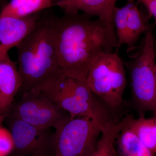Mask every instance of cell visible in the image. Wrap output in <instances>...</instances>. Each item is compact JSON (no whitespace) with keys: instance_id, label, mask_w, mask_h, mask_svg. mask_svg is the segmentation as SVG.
<instances>
[{"instance_id":"obj_15","label":"cell","mask_w":156,"mask_h":156,"mask_svg":"<svg viewBox=\"0 0 156 156\" xmlns=\"http://www.w3.org/2000/svg\"><path fill=\"white\" fill-rule=\"evenodd\" d=\"M125 126V119L105 126L91 156H116L118 153L115 148V143L119 133Z\"/></svg>"},{"instance_id":"obj_14","label":"cell","mask_w":156,"mask_h":156,"mask_svg":"<svg viewBox=\"0 0 156 156\" xmlns=\"http://www.w3.org/2000/svg\"><path fill=\"white\" fill-rule=\"evenodd\" d=\"M116 142L120 156H156L126 126L119 133Z\"/></svg>"},{"instance_id":"obj_5","label":"cell","mask_w":156,"mask_h":156,"mask_svg":"<svg viewBox=\"0 0 156 156\" xmlns=\"http://www.w3.org/2000/svg\"><path fill=\"white\" fill-rule=\"evenodd\" d=\"M125 67L117 53H102L91 66L86 78L91 91L114 113L122 105L127 84Z\"/></svg>"},{"instance_id":"obj_18","label":"cell","mask_w":156,"mask_h":156,"mask_svg":"<svg viewBox=\"0 0 156 156\" xmlns=\"http://www.w3.org/2000/svg\"><path fill=\"white\" fill-rule=\"evenodd\" d=\"M137 2L145 6L149 15L154 18L156 23V0H137Z\"/></svg>"},{"instance_id":"obj_2","label":"cell","mask_w":156,"mask_h":156,"mask_svg":"<svg viewBox=\"0 0 156 156\" xmlns=\"http://www.w3.org/2000/svg\"><path fill=\"white\" fill-rule=\"evenodd\" d=\"M17 48L21 80L17 97L32 90L41 91L64 74L58 63L52 19L40 18Z\"/></svg>"},{"instance_id":"obj_8","label":"cell","mask_w":156,"mask_h":156,"mask_svg":"<svg viewBox=\"0 0 156 156\" xmlns=\"http://www.w3.org/2000/svg\"><path fill=\"white\" fill-rule=\"evenodd\" d=\"M4 123L11 132L14 149L10 156H55L56 131L41 128L21 120L7 118Z\"/></svg>"},{"instance_id":"obj_11","label":"cell","mask_w":156,"mask_h":156,"mask_svg":"<svg viewBox=\"0 0 156 156\" xmlns=\"http://www.w3.org/2000/svg\"><path fill=\"white\" fill-rule=\"evenodd\" d=\"M40 19L39 13L21 18L0 16V48L8 51L17 48L33 30Z\"/></svg>"},{"instance_id":"obj_22","label":"cell","mask_w":156,"mask_h":156,"mask_svg":"<svg viewBox=\"0 0 156 156\" xmlns=\"http://www.w3.org/2000/svg\"></svg>"},{"instance_id":"obj_12","label":"cell","mask_w":156,"mask_h":156,"mask_svg":"<svg viewBox=\"0 0 156 156\" xmlns=\"http://www.w3.org/2000/svg\"><path fill=\"white\" fill-rule=\"evenodd\" d=\"M117 0H58L55 5L65 12L82 11L90 17L96 16L116 35L113 23V13Z\"/></svg>"},{"instance_id":"obj_10","label":"cell","mask_w":156,"mask_h":156,"mask_svg":"<svg viewBox=\"0 0 156 156\" xmlns=\"http://www.w3.org/2000/svg\"><path fill=\"white\" fill-rule=\"evenodd\" d=\"M21 87L18 67L9 51L0 48V125H3Z\"/></svg>"},{"instance_id":"obj_3","label":"cell","mask_w":156,"mask_h":156,"mask_svg":"<svg viewBox=\"0 0 156 156\" xmlns=\"http://www.w3.org/2000/svg\"><path fill=\"white\" fill-rule=\"evenodd\" d=\"M41 91L68 113L70 119L87 117L105 124L116 121L114 115H112L113 113L103 102H101L86 80L63 74Z\"/></svg>"},{"instance_id":"obj_1","label":"cell","mask_w":156,"mask_h":156,"mask_svg":"<svg viewBox=\"0 0 156 156\" xmlns=\"http://www.w3.org/2000/svg\"><path fill=\"white\" fill-rule=\"evenodd\" d=\"M65 13L52 19L59 66L64 74L86 80L95 59L118 48V39L100 19L79 12Z\"/></svg>"},{"instance_id":"obj_4","label":"cell","mask_w":156,"mask_h":156,"mask_svg":"<svg viewBox=\"0 0 156 156\" xmlns=\"http://www.w3.org/2000/svg\"><path fill=\"white\" fill-rule=\"evenodd\" d=\"M145 34L139 53L124 62L130 76L133 101L140 115L148 112L156 113V60L153 27Z\"/></svg>"},{"instance_id":"obj_13","label":"cell","mask_w":156,"mask_h":156,"mask_svg":"<svg viewBox=\"0 0 156 156\" xmlns=\"http://www.w3.org/2000/svg\"><path fill=\"white\" fill-rule=\"evenodd\" d=\"M126 127L136 134L142 143L156 154V113L153 117L145 118L144 115L134 119L126 118Z\"/></svg>"},{"instance_id":"obj_9","label":"cell","mask_w":156,"mask_h":156,"mask_svg":"<svg viewBox=\"0 0 156 156\" xmlns=\"http://www.w3.org/2000/svg\"><path fill=\"white\" fill-rule=\"evenodd\" d=\"M113 23L118 41V48L126 44L134 48L144 33L152 28L140 12L135 0H127L123 7H115Z\"/></svg>"},{"instance_id":"obj_21","label":"cell","mask_w":156,"mask_h":156,"mask_svg":"<svg viewBox=\"0 0 156 156\" xmlns=\"http://www.w3.org/2000/svg\"></svg>"},{"instance_id":"obj_6","label":"cell","mask_w":156,"mask_h":156,"mask_svg":"<svg viewBox=\"0 0 156 156\" xmlns=\"http://www.w3.org/2000/svg\"><path fill=\"white\" fill-rule=\"evenodd\" d=\"M7 118L21 120L37 128H53L55 131L70 119L68 113L37 90L27 91L16 97Z\"/></svg>"},{"instance_id":"obj_7","label":"cell","mask_w":156,"mask_h":156,"mask_svg":"<svg viewBox=\"0 0 156 156\" xmlns=\"http://www.w3.org/2000/svg\"><path fill=\"white\" fill-rule=\"evenodd\" d=\"M108 124L87 117L70 119L55 131V156H83L96 144Z\"/></svg>"},{"instance_id":"obj_20","label":"cell","mask_w":156,"mask_h":156,"mask_svg":"<svg viewBox=\"0 0 156 156\" xmlns=\"http://www.w3.org/2000/svg\"><path fill=\"white\" fill-rule=\"evenodd\" d=\"M155 58L156 60V48L155 47Z\"/></svg>"},{"instance_id":"obj_16","label":"cell","mask_w":156,"mask_h":156,"mask_svg":"<svg viewBox=\"0 0 156 156\" xmlns=\"http://www.w3.org/2000/svg\"><path fill=\"white\" fill-rule=\"evenodd\" d=\"M53 5V0H11L3 8L0 16L21 18L39 13Z\"/></svg>"},{"instance_id":"obj_17","label":"cell","mask_w":156,"mask_h":156,"mask_svg":"<svg viewBox=\"0 0 156 156\" xmlns=\"http://www.w3.org/2000/svg\"><path fill=\"white\" fill-rule=\"evenodd\" d=\"M14 149V143L9 128L0 125V156H9Z\"/></svg>"},{"instance_id":"obj_19","label":"cell","mask_w":156,"mask_h":156,"mask_svg":"<svg viewBox=\"0 0 156 156\" xmlns=\"http://www.w3.org/2000/svg\"><path fill=\"white\" fill-rule=\"evenodd\" d=\"M95 145L92 147L91 148L89 149L82 156H91V154H92L93 150L95 148Z\"/></svg>"}]
</instances>
